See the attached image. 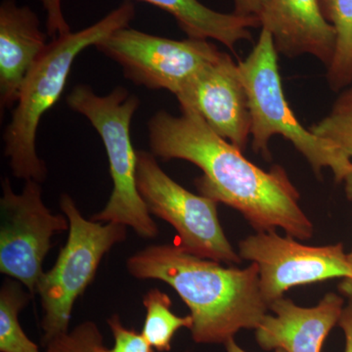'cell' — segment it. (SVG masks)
Here are the masks:
<instances>
[{
	"label": "cell",
	"mask_w": 352,
	"mask_h": 352,
	"mask_svg": "<svg viewBox=\"0 0 352 352\" xmlns=\"http://www.w3.org/2000/svg\"><path fill=\"white\" fill-rule=\"evenodd\" d=\"M340 294L346 298V305L342 309L339 321V326L344 332L346 339L344 352H352V281L342 280L339 286Z\"/></svg>",
	"instance_id": "obj_23"
},
{
	"label": "cell",
	"mask_w": 352,
	"mask_h": 352,
	"mask_svg": "<svg viewBox=\"0 0 352 352\" xmlns=\"http://www.w3.org/2000/svg\"><path fill=\"white\" fill-rule=\"evenodd\" d=\"M103 335L94 321H85L73 331L51 340L46 352H98L103 346Z\"/></svg>",
	"instance_id": "obj_20"
},
{
	"label": "cell",
	"mask_w": 352,
	"mask_h": 352,
	"mask_svg": "<svg viewBox=\"0 0 352 352\" xmlns=\"http://www.w3.org/2000/svg\"><path fill=\"white\" fill-rule=\"evenodd\" d=\"M95 47L119 64L127 80L175 95L222 53L208 39L175 41L129 27L113 32Z\"/></svg>",
	"instance_id": "obj_9"
},
{
	"label": "cell",
	"mask_w": 352,
	"mask_h": 352,
	"mask_svg": "<svg viewBox=\"0 0 352 352\" xmlns=\"http://www.w3.org/2000/svg\"><path fill=\"white\" fill-rule=\"evenodd\" d=\"M107 323L113 333V346L108 349L102 346L98 352H155L142 333L126 328L118 314H113Z\"/></svg>",
	"instance_id": "obj_21"
},
{
	"label": "cell",
	"mask_w": 352,
	"mask_h": 352,
	"mask_svg": "<svg viewBox=\"0 0 352 352\" xmlns=\"http://www.w3.org/2000/svg\"><path fill=\"white\" fill-rule=\"evenodd\" d=\"M261 23L280 54L312 55L327 69L332 64L337 34L324 17L318 0H267Z\"/></svg>",
	"instance_id": "obj_13"
},
{
	"label": "cell",
	"mask_w": 352,
	"mask_h": 352,
	"mask_svg": "<svg viewBox=\"0 0 352 352\" xmlns=\"http://www.w3.org/2000/svg\"><path fill=\"white\" fill-rule=\"evenodd\" d=\"M0 212V272L36 295L52 238L69 230V220L64 214H53L46 207L41 183L36 180H27L17 194L6 178L2 182Z\"/></svg>",
	"instance_id": "obj_8"
},
{
	"label": "cell",
	"mask_w": 352,
	"mask_h": 352,
	"mask_svg": "<svg viewBox=\"0 0 352 352\" xmlns=\"http://www.w3.org/2000/svg\"><path fill=\"white\" fill-rule=\"evenodd\" d=\"M224 346H226V351L227 352H247L244 351V349H242V347L238 346L237 342L234 340L233 339H230L227 340L226 344H224ZM275 352H287L285 351L284 349H275Z\"/></svg>",
	"instance_id": "obj_26"
},
{
	"label": "cell",
	"mask_w": 352,
	"mask_h": 352,
	"mask_svg": "<svg viewBox=\"0 0 352 352\" xmlns=\"http://www.w3.org/2000/svg\"><path fill=\"white\" fill-rule=\"evenodd\" d=\"M344 305V296L335 293L312 307H300L282 296L270 303L273 315L266 314L254 330L256 342L267 351L321 352L329 333L339 324Z\"/></svg>",
	"instance_id": "obj_12"
},
{
	"label": "cell",
	"mask_w": 352,
	"mask_h": 352,
	"mask_svg": "<svg viewBox=\"0 0 352 352\" xmlns=\"http://www.w3.org/2000/svg\"><path fill=\"white\" fill-rule=\"evenodd\" d=\"M180 108L201 116L208 126L244 151L251 135L249 99L239 66L222 52L200 69L175 95Z\"/></svg>",
	"instance_id": "obj_11"
},
{
	"label": "cell",
	"mask_w": 352,
	"mask_h": 352,
	"mask_svg": "<svg viewBox=\"0 0 352 352\" xmlns=\"http://www.w3.org/2000/svg\"><path fill=\"white\" fill-rule=\"evenodd\" d=\"M333 107L352 108V88L340 95L338 100L336 101Z\"/></svg>",
	"instance_id": "obj_25"
},
{
	"label": "cell",
	"mask_w": 352,
	"mask_h": 352,
	"mask_svg": "<svg viewBox=\"0 0 352 352\" xmlns=\"http://www.w3.org/2000/svg\"><path fill=\"white\" fill-rule=\"evenodd\" d=\"M131 0H124L95 24L52 39L28 74L3 133L4 155L13 175L19 179L43 182L45 163L36 152V133L41 120L59 100L76 58L113 32L129 27L135 17Z\"/></svg>",
	"instance_id": "obj_3"
},
{
	"label": "cell",
	"mask_w": 352,
	"mask_h": 352,
	"mask_svg": "<svg viewBox=\"0 0 352 352\" xmlns=\"http://www.w3.org/2000/svg\"><path fill=\"white\" fill-rule=\"evenodd\" d=\"M25 287L12 278L6 279L0 289V351L41 352L25 335L19 314L32 298Z\"/></svg>",
	"instance_id": "obj_17"
},
{
	"label": "cell",
	"mask_w": 352,
	"mask_h": 352,
	"mask_svg": "<svg viewBox=\"0 0 352 352\" xmlns=\"http://www.w3.org/2000/svg\"><path fill=\"white\" fill-rule=\"evenodd\" d=\"M136 185L150 214L175 229L177 245L184 251L229 265L242 263L220 224L219 204L175 182L152 153L138 151Z\"/></svg>",
	"instance_id": "obj_7"
},
{
	"label": "cell",
	"mask_w": 352,
	"mask_h": 352,
	"mask_svg": "<svg viewBox=\"0 0 352 352\" xmlns=\"http://www.w3.org/2000/svg\"><path fill=\"white\" fill-rule=\"evenodd\" d=\"M139 280L170 285L186 303L197 344H226L243 329L256 330L270 307L259 287L258 264L223 266L184 251L177 244L152 245L126 261Z\"/></svg>",
	"instance_id": "obj_2"
},
{
	"label": "cell",
	"mask_w": 352,
	"mask_h": 352,
	"mask_svg": "<svg viewBox=\"0 0 352 352\" xmlns=\"http://www.w3.org/2000/svg\"><path fill=\"white\" fill-rule=\"evenodd\" d=\"M238 248L241 258L258 264L259 287L268 307L293 287L335 278L352 281V267L342 243L312 247L271 230L248 236Z\"/></svg>",
	"instance_id": "obj_10"
},
{
	"label": "cell",
	"mask_w": 352,
	"mask_h": 352,
	"mask_svg": "<svg viewBox=\"0 0 352 352\" xmlns=\"http://www.w3.org/2000/svg\"><path fill=\"white\" fill-rule=\"evenodd\" d=\"M234 12L244 16H254L261 20V14L265 8L267 0H233Z\"/></svg>",
	"instance_id": "obj_24"
},
{
	"label": "cell",
	"mask_w": 352,
	"mask_h": 352,
	"mask_svg": "<svg viewBox=\"0 0 352 352\" xmlns=\"http://www.w3.org/2000/svg\"><path fill=\"white\" fill-rule=\"evenodd\" d=\"M326 20L337 34L335 55L327 69L329 85L339 91L352 82V0H318Z\"/></svg>",
	"instance_id": "obj_16"
},
{
	"label": "cell",
	"mask_w": 352,
	"mask_h": 352,
	"mask_svg": "<svg viewBox=\"0 0 352 352\" xmlns=\"http://www.w3.org/2000/svg\"><path fill=\"white\" fill-rule=\"evenodd\" d=\"M67 103L89 120L107 153L112 193L103 210L91 219L131 227L145 239L156 238L159 228L136 185L138 151L132 145L131 126L140 104L138 97L120 87L100 96L89 85H78L69 94Z\"/></svg>",
	"instance_id": "obj_4"
},
{
	"label": "cell",
	"mask_w": 352,
	"mask_h": 352,
	"mask_svg": "<svg viewBox=\"0 0 352 352\" xmlns=\"http://www.w3.org/2000/svg\"><path fill=\"white\" fill-rule=\"evenodd\" d=\"M347 256H349V263H351L352 267V249L351 252H347Z\"/></svg>",
	"instance_id": "obj_27"
},
{
	"label": "cell",
	"mask_w": 352,
	"mask_h": 352,
	"mask_svg": "<svg viewBox=\"0 0 352 352\" xmlns=\"http://www.w3.org/2000/svg\"><path fill=\"white\" fill-rule=\"evenodd\" d=\"M60 208L69 220L68 239L36 288L43 311L44 346L69 332L76 300L94 282L104 256L127 236L126 226L85 219L69 194L60 197Z\"/></svg>",
	"instance_id": "obj_6"
},
{
	"label": "cell",
	"mask_w": 352,
	"mask_h": 352,
	"mask_svg": "<svg viewBox=\"0 0 352 352\" xmlns=\"http://www.w3.org/2000/svg\"><path fill=\"white\" fill-rule=\"evenodd\" d=\"M170 14L189 38L214 39L234 50L242 41H252V28L261 27L259 18L220 13L199 0H141Z\"/></svg>",
	"instance_id": "obj_15"
},
{
	"label": "cell",
	"mask_w": 352,
	"mask_h": 352,
	"mask_svg": "<svg viewBox=\"0 0 352 352\" xmlns=\"http://www.w3.org/2000/svg\"><path fill=\"white\" fill-rule=\"evenodd\" d=\"M38 15L15 0L0 6V108L15 107L28 74L47 46Z\"/></svg>",
	"instance_id": "obj_14"
},
{
	"label": "cell",
	"mask_w": 352,
	"mask_h": 352,
	"mask_svg": "<svg viewBox=\"0 0 352 352\" xmlns=\"http://www.w3.org/2000/svg\"><path fill=\"white\" fill-rule=\"evenodd\" d=\"M238 66L249 99L254 152L270 159V138L283 136L307 160L315 175L321 177L322 170L328 168L336 182H344L352 171L351 161L337 146L305 129L296 119L285 98L278 52L267 30L261 29L254 50Z\"/></svg>",
	"instance_id": "obj_5"
},
{
	"label": "cell",
	"mask_w": 352,
	"mask_h": 352,
	"mask_svg": "<svg viewBox=\"0 0 352 352\" xmlns=\"http://www.w3.org/2000/svg\"><path fill=\"white\" fill-rule=\"evenodd\" d=\"M46 13V31L54 39L71 32V27L65 18L62 0H39Z\"/></svg>",
	"instance_id": "obj_22"
},
{
	"label": "cell",
	"mask_w": 352,
	"mask_h": 352,
	"mask_svg": "<svg viewBox=\"0 0 352 352\" xmlns=\"http://www.w3.org/2000/svg\"><path fill=\"white\" fill-rule=\"evenodd\" d=\"M148 131L155 157L195 164L203 171L196 180L201 195L238 210L258 232L281 228L298 240L314 236V224L300 208V193L286 170L280 166L261 170L198 113L159 111L148 122Z\"/></svg>",
	"instance_id": "obj_1"
},
{
	"label": "cell",
	"mask_w": 352,
	"mask_h": 352,
	"mask_svg": "<svg viewBox=\"0 0 352 352\" xmlns=\"http://www.w3.org/2000/svg\"><path fill=\"white\" fill-rule=\"evenodd\" d=\"M310 131L337 146L352 166V108L333 107L332 113L310 127ZM344 182L346 198L352 201V171Z\"/></svg>",
	"instance_id": "obj_19"
},
{
	"label": "cell",
	"mask_w": 352,
	"mask_h": 352,
	"mask_svg": "<svg viewBox=\"0 0 352 352\" xmlns=\"http://www.w3.org/2000/svg\"><path fill=\"white\" fill-rule=\"evenodd\" d=\"M143 305L146 316L141 333L155 351H170L171 340L176 332L182 328L190 330L192 327L191 315L180 317L173 314L170 296L157 288L145 294Z\"/></svg>",
	"instance_id": "obj_18"
}]
</instances>
